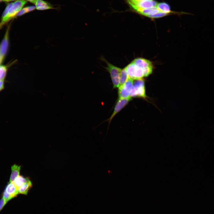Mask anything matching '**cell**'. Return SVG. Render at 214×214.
Segmentation results:
<instances>
[{
    "instance_id": "cell-11",
    "label": "cell",
    "mask_w": 214,
    "mask_h": 214,
    "mask_svg": "<svg viewBox=\"0 0 214 214\" xmlns=\"http://www.w3.org/2000/svg\"><path fill=\"white\" fill-rule=\"evenodd\" d=\"M5 191L12 199L16 197L19 194L18 189L12 182H10L6 186Z\"/></svg>"
},
{
    "instance_id": "cell-2",
    "label": "cell",
    "mask_w": 214,
    "mask_h": 214,
    "mask_svg": "<svg viewBox=\"0 0 214 214\" xmlns=\"http://www.w3.org/2000/svg\"><path fill=\"white\" fill-rule=\"evenodd\" d=\"M129 78L133 80L142 79L145 77L143 70L136 65L133 62L125 68Z\"/></svg>"
},
{
    "instance_id": "cell-18",
    "label": "cell",
    "mask_w": 214,
    "mask_h": 214,
    "mask_svg": "<svg viewBox=\"0 0 214 214\" xmlns=\"http://www.w3.org/2000/svg\"><path fill=\"white\" fill-rule=\"evenodd\" d=\"M7 70V67L4 65L0 66V80H4Z\"/></svg>"
},
{
    "instance_id": "cell-3",
    "label": "cell",
    "mask_w": 214,
    "mask_h": 214,
    "mask_svg": "<svg viewBox=\"0 0 214 214\" xmlns=\"http://www.w3.org/2000/svg\"><path fill=\"white\" fill-rule=\"evenodd\" d=\"M105 60L107 66L105 67L110 74L114 88H119V79L121 68L111 64Z\"/></svg>"
},
{
    "instance_id": "cell-25",
    "label": "cell",
    "mask_w": 214,
    "mask_h": 214,
    "mask_svg": "<svg viewBox=\"0 0 214 214\" xmlns=\"http://www.w3.org/2000/svg\"><path fill=\"white\" fill-rule=\"evenodd\" d=\"M29 1L30 2H31L35 4L36 2V1L37 0H27Z\"/></svg>"
},
{
    "instance_id": "cell-14",
    "label": "cell",
    "mask_w": 214,
    "mask_h": 214,
    "mask_svg": "<svg viewBox=\"0 0 214 214\" xmlns=\"http://www.w3.org/2000/svg\"><path fill=\"white\" fill-rule=\"evenodd\" d=\"M21 169V166L16 164H14L11 166L12 172L10 178V182H12L15 178L20 175Z\"/></svg>"
},
{
    "instance_id": "cell-26",
    "label": "cell",
    "mask_w": 214,
    "mask_h": 214,
    "mask_svg": "<svg viewBox=\"0 0 214 214\" xmlns=\"http://www.w3.org/2000/svg\"><path fill=\"white\" fill-rule=\"evenodd\" d=\"M3 60L4 59L2 57L0 54V66L1 65V64Z\"/></svg>"
},
{
    "instance_id": "cell-20",
    "label": "cell",
    "mask_w": 214,
    "mask_h": 214,
    "mask_svg": "<svg viewBox=\"0 0 214 214\" xmlns=\"http://www.w3.org/2000/svg\"><path fill=\"white\" fill-rule=\"evenodd\" d=\"M13 3H11L9 4L7 6L2 14L1 20L4 19L7 16L10 9Z\"/></svg>"
},
{
    "instance_id": "cell-23",
    "label": "cell",
    "mask_w": 214,
    "mask_h": 214,
    "mask_svg": "<svg viewBox=\"0 0 214 214\" xmlns=\"http://www.w3.org/2000/svg\"><path fill=\"white\" fill-rule=\"evenodd\" d=\"M36 7L33 6L27 7L28 12H30L34 10L36 8Z\"/></svg>"
},
{
    "instance_id": "cell-29",
    "label": "cell",
    "mask_w": 214,
    "mask_h": 214,
    "mask_svg": "<svg viewBox=\"0 0 214 214\" xmlns=\"http://www.w3.org/2000/svg\"><path fill=\"white\" fill-rule=\"evenodd\" d=\"M1 0H0V1H1Z\"/></svg>"
},
{
    "instance_id": "cell-7",
    "label": "cell",
    "mask_w": 214,
    "mask_h": 214,
    "mask_svg": "<svg viewBox=\"0 0 214 214\" xmlns=\"http://www.w3.org/2000/svg\"><path fill=\"white\" fill-rule=\"evenodd\" d=\"M133 80L129 78L125 83L119 87V98H125L130 97L133 85Z\"/></svg>"
},
{
    "instance_id": "cell-28",
    "label": "cell",
    "mask_w": 214,
    "mask_h": 214,
    "mask_svg": "<svg viewBox=\"0 0 214 214\" xmlns=\"http://www.w3.org/2000/svg\"><path fill=\"white\" fill-rule=\"evenodd\" d=\"M131 1H138V0H130Z\"/></svg>"
},
{
    "instance_id": "cell-8",
    "label": "cell",
    "mask_w": 214,
    "mask_h": 214,
    "mask_svg": "<svg viewBox=\"0 0 214 214\" xmlns=\"http://www.w3.org/2000/svg\"><path fill=\"white\" fill-rule=\"evenodd\" d=\"M131 99V97H130L125 98H119L115 106L114 111L108 119L109 123L116 114L128 104Z\"/></svg>"
},
{
    "instance_id": "cell-15",
    "label": "cell",
    "mask_w": 214,
    "mask_h": 214,
    "mask_svg": "<svg viewBox=\"0 0 214 214\" xmlns=\"http://www.w3.org/2000/svg\"><path fill=\"white\" fill-rule=\"evenodd\" d=\"M29 180L28 178L24 177L23 176L19 175L12 182L17 188H18Z\"/></svg>"
},
{
    "instance_id": "cell-17",
    "label": "cell",
    "mask_w": 214,
    "mask_h": 214,
    "mask_svg": "<svg viewBox=\"0 0 214 214\" xmlns=\"http://www.w3.org/2000/svg\"><path fill=\"white\" fill-rule=\"evenodd\" d=\"M128 78V74L125 68L122 69L119 76V87L123 85Z\"/></svg>"
},
{
    "instance_id": "cell-5",
    "label": "cell",
    "mask_w": 214,
    "mask_h": 214,
    "mask_svg": "<svg viewBox=\"0 0 214 214\" xmlns=\"http://www.w3.org/2000/svg\"><path fill=\"white\" fill-rule=\"evenodd\" d=\"M131 7L134 10L137 8H150L156 7L157 2L154 0H127Z\"/></svg>"
},
{
    "instance_id": "cell-19",
    "label": "cell",
    "mask_w": 214,
    "mask_h": 214,
    "mask_svg": "<svg viewBox=\"0 0 214 214\" xmlns=\"http://www.w3.org/2000/svg\"><path fill=\"white\" fill-rule=\"evenodd\" d=\"M168 14L160 12L155 14L149 15L147 17L151 18H157L165 16Z\"/></svg>"
},
{
    "instance_id": "cell-16",
    "label": "cell",
    "mask_w": 214,
    "mask_h": 214,
    "mask_svg": "<svg viewBox=\"0 0 214 214\" xmlns=\"http://www.w3.org/2000/svg\"><path fill=\"white\" fill-rule=\"evenodd\" d=\"M156 7L161 12L167 14L171 12L169 5L165 2H161L158 3Z\"/></svg>"
},
{
    "instance_id": "cell-21",
    "label": "cell",
    "mask_w": 214,
    "mask_h": 214,
    "mask_svg": "<svg viewBox=\"0 0 214 214\" xmlns=\"http://www.w3.org/2000/svg\"><path fill=\"white\" fill-rule=\"evenodd\" d=\"M8 202L3 198L0 200V212Z\"/></svg>"
},
{
    "instance_id": "cell-12",
    "label": "cell",
    "mask_w": 214,
    "mask_h": 214,
    "mask_svg": "<svg viewBox=\"0 0 214 214\" xmlns=\"http://www.w3.org/2000/svg\"><path fill=\"white\" fill-rule=\"evenodd\" d=\"M32 186V183L31 180H29L18 188V193L26 195L29 190L30 189Z\"/></svg>"
},
{
    "instance_id": "cell-1",
    "label": "cell",
    "mask_w": 214,
    "mask_h": 214,
    "mask_svg": "<svg viewBox=\"0 0 214 214\" xmlns=\"http://www.w3.org/2000/svg\"><path fill=\"white\" fill-rule=\"evenodd\" d=\"M26 2V0H17L13 3L7 16L1 20L0 23V29L7 22L16 15Z\"/></svg>"
},
{
    "instance_id": "cell-13",
    "label": "cell",
    "mask_w": 214,
    "mask_h": 214,
    "mask_svg": "<svg viewBox=\"0 0 214 214\" xmlns=\"http://www.w3.org/2000/svg\"><path fill=\"white\" fill-rule=\"evenodd\" d=\"M35 4L38 10H43L53 8L49 3L42 0H37Z\"/></svg>"
},
{
    "instance_id": "cell-6",
    "label": "cell",
    "mask_w": 214,
    "mask_h": 214,
    "mask_svg": "<svg viewBox=\"0 0 214 214\" xmlns=\"http://www.w3.org/2000/svg\"><path fill=\"white\" fill-rule=\"evenodd\" d=\"M132 62L143 70L145 77L148 76L152 73V65L149 60L143 58H138L135 59Z\"/></svg>"
},
{
    "instance_id": "cell-9",
    "label": "cell",
    "mask_w": 214,
    "mask_h": 214,
    "mask_svg": "<svg viewBox=\"0 0 214 214\" xmlns=\"http://www.w3.org/2000/svg\"><path fill=\"white\" fill-rule=\"evenodd\" d=\"M9 29L10 26H9L0 45V54L4 59L7 54L8 47Z\"/></svg>"
},
{
    "instance_id": "cell-4",
    "label": "cell",
    "mask_w": 214,
    "mask_h": 214,
    "mask_svg": "<svg viewBox=\"0 0 214 214\" xmlns=\"http://www.w3.org/2000/svg\"><path fill=\"white\" fill-rule=\"evenodd\" d=\"M136 80L133 84L130 97L145 98L146 95L144 81L142 79Z\"/></svg>"
},
{
    "instance_id": "cell-27",
    "label": "cell",
    "mask_w": 214,
    "mask_h": 214,
    "mask_svg": "<svg viewBox=\"0 0 214 214\" xmlns=\"http://www.w3.org/2000/svg\"><path fill=\"white\" fill-rule=\"evenodd\" d=\"M4 1H15V0H2Z\"/></svg>"
},
{
    "instance_id": "cell-10",
    "label": "cell",
    "mask_w": 214,
    "mask_h": 214,
    "mask_svg": "<svg viewBox=\"0 0 214 214\" xmlns=\"http://www.w3.org/2000/svg\"><path fill=\"white\" fill-rule=\"evenodd\" d=\"M134 10L139 13L147 17L161 12L156 7L150 8H137Z\"/></svg>"
},
{
    "instance_id": "cell-24",
    "label": "cell",
    "mask_w": 214,
    "mask_h": 214,
    "mask_svg": "<svg viewBox=\"0 0 214 214\" xmlns=\"http://www.w3.org/2000/svg\"><path fill=\"white\" fill-rule=\"evenodd\" d=\"M4 80H0V91L2 90L4 88Z\"/></svg>"
},
{
    "instance_id": "cell-22",
    "label": "cell",
    "mask_w": 214,
    "mask_h": 214,
    "mask_svg": "<svg viewBox=\"0 0 214 214\" xmlns=\"http://www.w3.org/2000/svg\"><path fill=\"white\" fill-rule=\"evenodd\" d=\"M28 12L27 7H25L23 9H21L17 14L16 16H21L24 14Z\"/></svg>"
}]
</instances>
